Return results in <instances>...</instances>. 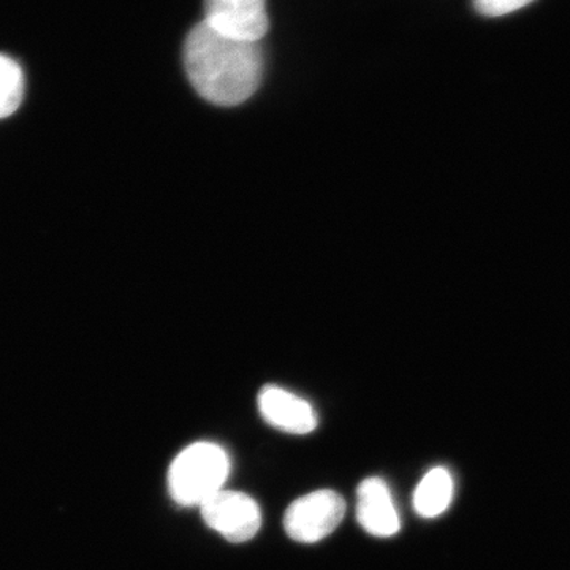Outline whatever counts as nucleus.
<instances>
[{"label": "nucleus", "instance_id": "f257e3e1", "mask_svg": "<svg viewBox=\"0 0 570 570\" xmlns=\"http://www.w3.org/2000/svg\"><path fill=\"white\" fill-rule=\"evenodd\" d=\"M183 55L195 91L219 107L246 102L261 85L264 58L258 43L223 36L206 22L187 36Z\"/></svg>", "mask_w": 570, "mask_h": 570}, {"label": "nucleus", "instance_id": "f03ea898", "mask_svg": "<svg viewBox=\"0 0 570 570\" xmlns=\"http://www.w3.org/2000/svg\"><path fill=\"white\" fill-rule=\"evenodd\" d=\"M230 460L220 445L195 442L179 453L168 471V490L178 504L204 505L223 490Z\"/></svg>", "mask_w": 570, "mask_h": 570}, {"label": "nucleus", "instance_id": "7ed1b4c3", "mask_svg": "<svg viewBox=\"0 0 570 570\" xmlns=\"http://www.w3.org/2000/svg\"><path fill=\"white\" fill-rule=\"evenodd\" d=\"M346 515V501L332 490H318L296 499L285 510L284 530L299 543L328 538Z\"/></svg>", "mask_w": 570, "mask_h": 570}, {"label": "nucleus", "instance_id": "20e7f679", "mask_svg": "<svg viewBox=\"0 0 570 570\" xmlns=\"http://www.w3.org/2000/svg\"><path fill=\"white\" fill-rule=\"evenodd\" d=\"M200 509L205 523L232 543L247 542L262 527L257 502L239 491L220 490Z\"/></svg>", "mask_w": 570, "mask_h": 570}, {"label": "nucleus", "instance_id": "39448f33", "mask_svg": "<svg viewBox=\"0 0 570 570\" xmlns=\"http://www.w3.org/2000/svg\"><path fill=\"white\" fill-rule=\"evenodd\" d=\"M204 22L223 36L258 43L269 28L266 0H205Z\"/></svg>", "mask_w": 570, "mask_h": 570}, {"label": "nucleus", "instance_id": "423d86ee", "mask_svg": "<svg viewBox=\"0 0 570 570\" xmlns=\"http://www.w3.org/2000/svg\"><path fill=\"white\" fill-rule=\"evenodd\" d=\"M258 411L265 422L291 434H309L316 430V411L303 397L277 385H266L258 393Z\"/></svg>", "mask_w": 570, "mask_h": 570}, {"label": "nucleus", "instance_id": "0eeeda50", "mask_svg": "<svg viewBox=\"0 0 570 570\" xmlns=\"http://www.w3.org/2000/svg\"><path fill=\"white\" fill-rule=\"evenodd\" d=\"M356 519L367 534L392 538L400 531V515L387 483L379 478L363 480L356 490Z\"/></svg>", "mask_w": 570, "mask_h": 570}, {"label": "nucleus", "instance_id": "6e6552de", "mask_svg": "<svg viewBox=\"0 0 570 570\" xmlns=\"http://www.w3.org/2000/svg\"><path fill=\"white\" fill-rule=\"evenodd\" d=\"M453 479L445 468H434L419 483L414 509L423 519H436L449 509L453 499Z\"/></svg>", "mask_w": 570, "mask_h": 570}, {"label": "nucleus", "instance_id": "1a4fd4ad", "mask_svg": "<svg viewBox=\"0 0 570 570\" xmlns=\"http://www.w3.org/2000/svg\"><path fill=\"white\" fill-rule=\"evenodd\" d=\"M26 78L20 63L0 55V121L10 118L21 107Z\"/></svg>", "mask_w": 570, "mask_h": 570}, {"label": "nucleus", "instance_id": "9d476101", "mask_svg": "<svg viewBox=\"0 0 570 570\" xmlns=\"http://www.w3.org/2000/svg\"><path fill=\"white\" fill-rule=\"evenodd\" d=\"M532 2L534 0H474V7L483 17H504Z\"/></svg>", "mask_w": 570, "mask_h": 570}]
</instances>
